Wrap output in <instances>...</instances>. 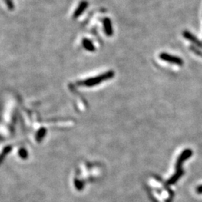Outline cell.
I'll return each mask as SVG.
<instances>
[{"label": "cell", "instance_id": "8992f818", "mask_svg": "<svg viewBox=\"0 0 202 202\" xmlns=\"http://www.w3.org/2000/svg\"><path fill=\"white\" fill-rule=\"evenodd\" d=\"M183 35H184V37L186 39H187L188 41H191V42H192L193 44H195V46H197V47H200V48L202 49L201 41H200L198 38L195 37V35H192L191 32H190V31H184V32H183Z\"/></svg>", "mask_w": 202, "mask_h": 202}, {"label": "cell", "instance_id": "9c48e42d", "mask_svg": "<svg viewBox=\"0 0 202 202\" xmlns=\"http://www.w3.org/2000/svg\"><path fill=\"white\" fill-rule=\"evenodd\" d=\"M190 49H191V50H192V51H193V52H195V53H196L197 55H201V56H202V52H201V51L198 50V49L195 48V47H190Z\"/></svg>", "mask_w": 202, "mask_h": 202}, {"label": "cell", "instance_id": "7a4b0ae2", "mask_svg": "<svg viewBox=\"0 0 202 202\" xmlns=\"http://www.w3.org/2000/svg\"><path fill=\"white\" fill-rule=\"evenodd\" d=\"M160 58H161V59L164 60V61H168V62L175 64V65H183V64H184L183 60L181 59L180 58H179V57L169 55V54L165 53V52L160 54Z\"/></svg>", "mask_w": 202, "mask_h": 202}, {"label": "cell", "instance_id": "6da1fadb", "mask_svg": "<svg viewBox=\"0 0 202 202\" xmlns=\"http://www.w3.org/2000/svg\"><path fill=\"white\" fill-rule=\"evenodd\" d=\"M112 76H113V74H112V72H109L108 73V74H103V76H98V77L95 78H91V79H89L88 80H85V82H82V85H88V86H91V85H94L98 83H101L102 81H103L104 79H109V78L112 77Z\"/></svg>", "mask_w": 202, "mask_h": 202}, {"label": "cell", "instance_id": "3957f363", "mask_svg": "<svg viewBox=\"0 0 202 202\" xmlns=\"http://www.w3.org/2000/svg\"><path fill=\"white\" fill-rule=\"evenodd\" d=\"M88 7V2L85 0H82L79 2V5L77 6V8H76V10L74 11V14H73V18L74 19H77L78 17H80L83 12H85V9Z\"/></svg>", "mask_w": 202, "mask_h": 202}, {"label": "cell", "instance_id": "5b68a950", "mask_svg": "<svg viewBox=\"0 0 202 202\" xmlns=\"http://www.w3.org/2000/svg\"><path fill=\"white\" fill-rule=\"evenodd\" d=\"M192 155V151L190 150V149H187V150L184 151L180 155L179 158H178L177 161V163H176V167H177V168H180V166L183 165V163H184L187 159L190 158Z\"/></svg>", "mask_w": 202, "mask_h": 202}, {"label": "cell", "instance_id": "52a82bcc", "mask_svg": "<svg viewBox=\"0 0 202 202\" xmlns=\"http://www.w3.org/2000/svg\"><path fill=\"white\" fill-rule=\"evenodd\" d=\"M82 46H83V47L85 50L89 51V52H93L95 50V47L94 46L93 43L88 38H84L82 40Z\"/></svg>", "mask_w": 202, "mask_h": 202}, {"label": "cell", "instance_id": "277c9868", "mask_svg": "<svg viewBox=\"0 0 202 202\" xmlns=\"http://www.w3.org/2000/svg\"><path fill=\"white\" fill-rule=\"evenodd\" d=\"M103 25V29H104L105 34L107 36H112L113 35V28H112V20L108 17H105L102 21Z\"/></svg>", "mask_w": 202, "mask_h": 202}, {"label": "cell", "instance_id": "ba28073f", "mask_svg": "<svg viewBox=\"0 0 202 202\" xmlns=\"http://www.w3.org/2000/svg\"><path fill=\"white\" fill-rule=\"evenodd\" d=\"M183 174H184V170H182V169L179 170V171H177V174H176L175 175L172 177V179L170 180V184H171H171H173V183L175 182V181L177 180L180 178V177H181Z\"/></svg>", "mask_w": 202, "mask_h": 202}, {"label": "cell", "instance_id": "30bf717a", "mask_svg": "<svg viewBox=\"0 0 202 202\" xmlns=\"http://www.w3.org/2000/svg\"><path fill=\"white\" fill-rule=\"evenodd\" d=\"M197 192H198V193H202V186H200V187H198V189H197Z\"/></svg>", "mask_w": 202, "mask_h": 202}]
</instances>
